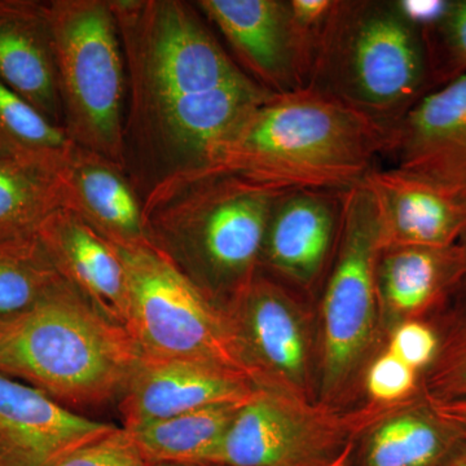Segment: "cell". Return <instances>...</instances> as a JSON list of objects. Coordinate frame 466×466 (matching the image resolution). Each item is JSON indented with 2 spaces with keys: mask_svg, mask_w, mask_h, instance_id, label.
I'll use <instances>...</instances> for the list:
<instances>
[{
  "mask_svg": "<svg viewBox=\"0 0 466 466\" xmlns=\"http://www.w3.org/2000/svg\"><path fill=\"white\" fill-rule=\"evenodd\" d=\"M386 349L422 376L437 357L440 336L431 321H401L391 328Z\"/></svg>",
  "mask_w": 466,
  "mask_h": 466,
  "instance_id": "83f0119b",
  "label": "cell"
},
{
  "mask_svg": "<svg viewBox=\"0 0 466 466\" xmlns=\"http://www.w3.org/2000/svg\"><path fill=\"white\" fill-rule=\"evenodd\" d=\"M140 358L126 328L66 281L29 311L0 320V372L76 412L118 401Z\"/></svg>",
  "mask_w": 466,
  "mask_h": 466,
  "instance_id": "3957f363",
  "label": "cell"
},
{
  "mask_svg": "<svg viewBox=\"0 0 466 466\" xmlns=\"http://www.w3.org/2000/svg\"><path fill=\"white\" fill-rule=\"evenodd\" d=\"M148 466H211V465H148Z\"/></svg>",
  "mask_w": 466,
  "mask_h": 466,
  "instance_id": "e575fe53",
  "label": "cell"
},
{
  "mask_svg": "<svg viewBox=\"0 0 466 466\" xmlns=\"http://www.w3.org/2000/svg\"><path fill=\"white\" fill-rule=\"evenodd\" d=\"M63 208L119 249L148 244L143 196L121 165L75 147L57 171Z\"/></svg>",
  "mask_w": 466,
  "mask_h": 466,
  "instance_id": "e0dca14e",
  "label": "cell"
},
{
  "mask_svg": "<svg viewBox=\"0 0 466 466\" xmlns=\"http://www.w3.org/2000/svg\"><path fill=\"white\" fill-rule=\"evenodd\" d=\"M119 253L127 275L126 330L142 357L207 361L253 382L225 309L204 296L149 242Z\"/></svg>",
  "mask_w": 466,
  "mask_h": 466,
  "instance_id": "ba28073f",
  "label": "cell"
},
{
  "mask_svg": "<svg viewBox=\"0 0 466 466\" xmlns=\"http://www.w3.org/2000/svg\"><path fill=\"white\" fill-rule=\"evenodd\" d=\"M124 51L126 140L196 95L249 76L211 33L195 3L110 0Z\"/></svg>",
  "mask_w": 466,
  "mask_h": 466,
  "instance_id": "5b68a950",
  "label": "cell"
},
{
  "mask_svg": "<svg viewBox=\"0 0 466 466\" xmlns=\"http://www.w3.org/2000/svg\"><path fill=\"white\" fill-rule=\"evenodd\" d=\"M364 389L370 403L395 406L421 394V373L383 349L364 370Z\"/></svg>",
  "mask_w": 466,
  "mask_h": 466,
  "instance_id": "4316f807",
  "label": "cell"
},
{
  "mask_svg": "<svg viewBox=\"0 0 466 466\" xmlns=\"http://www.w3.org/2000/svg\"><path fill=\"white\" fill-rule=\"evenodd\" d=\"M283 192L219 168L170 175L144 193L147 240L226 309L260 272L267 225Z\"/></svg>",
  "mask_w": 466,
  "mask_h": 466,
  "instance_id": "6da1fadb",
  "label": "cell"
},
{
  "mask_svg": "<svg viewBox=\"0 0 466 466\" xmlns=\"http://www.w3.org/2000/svg\"><path fill=\"white\" fill-rule=\"evenodd\" d=\"M242 404L205 407L128 431L148 465H210Z\"/></svg>",
  "mask_w": 466,
  "mask_h": 466,
  "instance_id": "7402d4cb",
  "label": "cell"
},
{
  "mask_svg": "<svg viewBox=\"0 0 466 466\" xmlns=\"http://www.w3.org/2000/svg\"><path fill=\"white\" fill-rule=\"evenodd\" d=\"M400 406L368 401L343 410L258 388L238 408L210 465L329 466L349 444Z\"/></svg>",
  "mask_w": 466,
  "mask_h": 466,
  "instance_id": "9c48e42d",
  "label": "cell"
},
{
  "mask_svg": "<svg viewBox=\"0 0 466 466\" xmlns=\"http://www.w3.org/2000/svg\"><path fill=\"white\" fill-rule=\"evenodd\" d=\"M376 279L382 320L385 317L392 327L406 320L431 321L465 283V250L460 244L386 248L377 260Z\"/></svg>",
  "mask_w": 466,
  "mask_h": 466,
  "instance_id": "d6986e66",
  "label": "cell"
},
{
  "mask_svg": "<svg viewBox=\"0 0 466 466\" xmlns=\"http://www.w3.org/2000/svg\"><path fill=\"white\" fill-rule=\"evenodd\" d=\"M441 466H466V443H465V441Z\"/></svg>",
  "mask_w": 466,
  "mask_h": 466,
  "instance_id": "1f68e13d",
  "label": "cell"
},
{
  "mask_svg": "<svg viewBox=\"0 0 466 466\" xmlns=\"http://www.w3.org/2000/svg\"><path fill=\"white\" fill-rule=\"evenodd\" d=\"M391 130L334 99L300 88L267 97L220 144L208 168L289 191L345 192L388 155Z\"/></svg>",
  "mask_w": 466,
  "mask_h": 466,
  "instance_id": "7a4b0ae2",
  "label": "cell"
},
{
  "mask_svg": "<svg viewBox=\"0 0 466 466\" xmlns=\"http://www.w3.org/2000/svg\"><path fill=\"white\" fill-rule=\"evenodd\" d=\"M395 168L466 200V75L425 94L391 130Z\"/></svg>",
  "mask_w": 466,
  "mask_h": 466,
  "instance_id": "7c38bea8",
  "label": "cell"
},
{
  "mask_svg": "<svg viewBox=\"0 0 466 466\" xmlns=\"http://www.w3.org/2000/svg\"><path fill=\"white\" fill-rule=\"evenodd\" d=\"M382 250L366 184L343 193L341 228L320 305L319 401L342 407L372 357L383 323L376 267Z\"/></svg>",
  "mask_w": 466,
  "mask_h": 466,
  "instance_id": "8992f818",
  "label": "cell"
},
{
  "mask_svg": "<svg viewBox=\"0 0 466 466\" xmlns=\"http://www.w3.org/2000/svg\"><path fill=\"white\" fill-rule=\"evenodd\" d=\"M225 311L257 388L318 400L311 325L287 288L259 272Z\"/></svg>",
  "mask_w": 466,
  "mask_h": 466,
  "instance_id": "30bf717a",
  "label": "cell"
},
{
  "mask_svg": "<svg viewBox=\"0 0 466 466\" xmlns=\"http://www.w3.org/2000/svg\"><path fill=\"white\" fill-rule=\"evenodd\" d=\"M440 349L421 376V395L431 401L466 398V291H459L447 308L431 320Z\"/></svg>",
  "mask_w": 466,
  "mask_h": 466,
  "instance_id": "484cf974",
  "label": "cell"
},
{
  "mask_svg": "<svg viewBox=\"0 0 466 466\" xmlns=\"http://www.w3.org/2000/svg\"><path fill=\"white\" fill-rule=\"evenodd\" d=\"M459 244L461 245L462 249L465 250V254H466V229H465L464 235H462L461 240H460ZM460 291H466V279H465V283H464V285H462L461 290H460Z\"/></svg>",
  "mask_w": 466,
  "mask_h": 466,
  "instance_id": "836d02e7",
  "label": "cell"
},
{
  "mask_svg": "<svg viewBox=\"0 0 466 466\" xmlns=\"http://www.w3.org/2000/svg\"><path fill=\"white\" fill-rule=\"evenodd\" d=\"M57 466H148L125 428H116L99 440L66 456Z\"/></svg>",
  "mask_w": 466,
  "mask_h": 466,
  "instance_id": "f1b7e54d",
  "label": "cell"
},
{
  "mask_svg": "<svg viewBox=\"0 0 466 466\" xmlns=\"http://www.w3.org/2000/svg\"><path fill=\"white\" fill-rule=\"evenodd\" d=\"M433 76L425 30L400 2L336 0L309 87L392 130Z\"/></svg>",
  "mask_w": 466,
  "mask_h": 466,
  "instance_id": "277c9868",
  "label": "cell"
},
{
  "mask_svg": "<svg viewBox=\"0 0 466 466\" xmlns=\"http://www.w3.org/2000/svg\"><path fill=\"white\" fill-rule=\"evenodd\" d=\"M63 127L79 148L125 167L127 81L110 0H50Z\"/></svg>",
  "mask_w": 466,
  "mask_h": 466,
  "instance_id": "52a82bcc",
  "label": "cell"
},
{
  "mask_svg": "<svg viewBox=\"0 0 466 466\" xmlns=\"http://www.w3.org/2000/svg\"><path fill=\"white\" fill-rule=\"evenodd\" d=\"M0 82L63 127L47 2L0 0Z\"/></svg>",
  "mask_w": 466,
  "mask_h": 466,
  "instance_id": "ffe728a7",
  "label": "cell"
},
{
  "mask_svg": "<svg viewBox=\"0 0 466 466\" xmlns=\"http://www.w3.org/2000/svg\"><path fill=\"white\" fill-rule=\"evenodd\" d=\"M75 147L63 127L0 82V155L58 171Z\"/></svg>",
  "mask_w": 466,
  "mask_h": 466,
  "instance_id": "d4e9b609",
  "label": "cell"
},
{
  "mask_svg": "<svg viewBox=\"0 0 466 466\" xmlns=\"http://www.w3.org/2000/svg\"><path fill=\"white\" fill-rule=\"evenodd\" d=\"M36 235L61 278L104 317L126 328L127 275L118 248L66 208L52 213Z\"/></svg>",
  "mask_w": 466,
  "mask_h": 466,
  "instance_id": "ac0fdd59",
  "label": "cell"
},
{
  "mask_svg": "<svg viewBox=\"0 0 466 466\" xmlns=\"http://www.w3.org/2000/svg\"><path fill=\"white\" fill-rule=\"evenodd\" d=\"M355 443H357V441L349 444V446L342 451L341 455H339V458L334 460L332 464H330L329 466H350V462H351L352 453H354Z\"/></svg>",
  "mask_w": 466,
  "mask_h": 466,
  "instance_id": "d6a6232c",
  "label": "cell"
},
{
  "mask_svg": "<svg viewBox=\"0 0 466 466\" xmlns=\"http://www.w3.org/2000/svg\"><path fill=\"white\" fill-rule=\"evenodd\" d=\"M253 81L271 94L308 88L321 27L294 14L290 0H198Z\"/></svg>",
  "mask_w": 466,
  "mask_h": 466,
  "instance_id": "8fae6325",
  "label": "cell"
},
{
  "mask_svg": "<svg viewBox=\"0 0 466 466\" xmlns=\"http://www.w3.org/2000/svg\"><path fill=\"white\" fill-rule=\"evenodd\" d=\"M257 386L228 368L191 359L140 358L118 400L122 428L140 426L219 404H242Z\"/></svg>",
  "mask_w": 466,
  "mask_h": 466,
  "instance_id": "4fadbf2b",
  "label": "cell"
},
{
  "mask_svg": "<svg viewBox=\"0 0 466 466\" xmlns=\"http://www.w3.org/2000/svg\"><path fill=\"white\" fill-rule=\"evenodd\" d=\"M63 283L38 235L0 240V320L29 311Z\"/></svg>",
  "mask_w": 466,
  "mask_h": 466,
  "instance_id": "cb8c5ba5",
  "label": "cell"
},
{
  "mask_svg": "<svg viewBox=\"0 0 466 466\" xmlns=\"http://www.w3.org/2000/svg\"><path fill=\"white\" fill-rule=\"evenodd\" d=\"M116 428L0 372V466H57Z\"/></svg>",
  "mask_w": 466,
  "mask_h": 466,
  "instance_id": "9a60e30c",
  "label": "cell"
},
{
  "mask_svg": "<svg viewBox=\"0 0 466 466\" xmlns=\"http://www.w3.org/2000/svg\"><path fill=\"white\" fill-rule=\"evenodd\" d=\"M426 401L434 410L435 415L440 417L444 424L449 425L466 443V398L455 400Z\"/></svg>",
  "mask_w": 466,
  "mask_h": 466,
  "instance_id": "4dcf8cb0",
  "label": "cell"
},
{
  "mask_svg": "<svg viewBox=\"0 0 466 466\" xmlns=\"http://www.w3.org/2000/svg\"><path fill=\"white\" fill-rule=\"evenodd\" d=\"M462 443L420 394L370 426L355 450L358 466H441Z\"/></svg>",
  "mask_w": 466,
  "mask_h": 466,
  "instance_id": "44dd1931",
  "label": "cell"
},
{
  "mask_svg": "<svg viewBox=\"0 0 466 466\" xmlns=\"http://www.w3.org/2000/svg\"><path fill=\"white\" fill-rule=\"evenodd\" d=\"M425 34L426 41L441 46L449 69L447 81L466 75V0L447 2L440 20L425 29Z\"/></svg>",
  "mask_w": 466,
  "mask_h": 466,
  "instance_id": "f546056e",
  "label": "cell"
},
{
  "mask_svg": "<svg viewBox=\"0 0 466 466\" xmlns=\"http://www.w3.org/2000/svg\"><path fill=\"white\" fill-rule=\"evenodd\" d=\"M375 201L382 249L446 248L466 229V200L400 168H375L364 179Z\"/></svg>",
  "mask_w": 466,
  "mask_h": 466,
  "instance_id": "2e32d148",
  "label": "cell"
},
{
  "mask_svg": "<svg viewBox=\"0 0 466 466\" xmlns=\"http://www.w3.org/2000/svg\"><path fill=\"white\" fill-rule=\"evenodd\" d=\"M61 208L57 170L0 155V240L36 235Z\"/></svg>",
  "mask_w": 466,
  "mask_h": 466,
  "instance_id": "603a6c76",
  "label": "cell"
},
{
  "mask_svg": "<svg viewBox=\"0 0 466 466\" xmlns=\"http://www.w3.org/2000/svg\"><path fill=\"white\" fill-rule=\"evenodd\" d=\"M343 193L289 189L272 208L263 242L260 272L311 290L327 276L341 228ZM278 280V281H279Z\"/></svg>",
  "mask_w": 466,
  "mask_h": 466,
  "instance_id": "5bb4252c",
  "label": "cell"
}]
</instances>
